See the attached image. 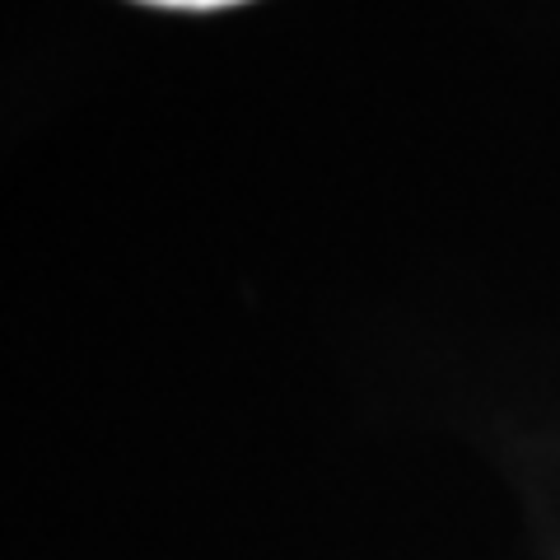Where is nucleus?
Instances as JSON below:
<instances>
[{
  "instance_id": "obj_1",
  "label": "nucleus",
  "mask_w": 560,
  "mask_h": 560,
  "mask_svg": "<svg viewBox=\"0 0 560 560\" xmlns=\"http://www.w3.org/2000/svg\"><path fill=\"white\" fill-rule=\"evenodd\" d=\"M140 5H160V10H230L243 0H140Z\"/></svg>"
}]
</instances>
